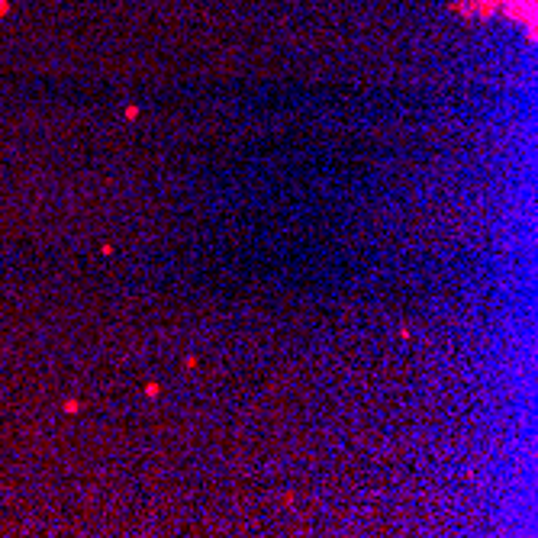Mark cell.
I'll return each instance as SVG.
<instances>
[{"mask_svg": "<svg viewBox=\"0 0 538 538\" xmlns=\"http://www.w3.org/2000/svg\"><path fill=\"white\" fill-rule=\"evenodd\" d=\"M158 390H162L158 384H148V387H145V393H148V397H158Z\"/></svg>", "mask_w": 538, "mask_h": 538, "instance_id": "obj_1", "label": "cell"}, {"mask_svg": "<svg viewBox=\"0 0 538 538\" xmlns=\"http://www.w3.org/2000/svg\"><path fill=\"white\" fill-rule=\"evenodd\" d=\"M7 10H10V3H7V0H0V16L7 13Z\"/></svg>", "mask_w": 538, "mask_h": 538, "instance_id": "obj_2", "label": "cell"}]
</instances>
